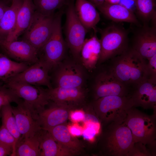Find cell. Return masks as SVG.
I'll return each instance as SVG.
<instances>
[{
	"instance_id": "1",
	"label": "cell",
	"mask_w": 156,
	"mask_h": 156,
	"mask_svg": "<svg viewBox=\"0 0 156 156\" xmlns=\"http://www.w3.org/2000/svg\"><path fill=\"white\" fill-rule=\"evenodd\" d=\"M109 69L120 81L135 86L149 77L145 59L132 48L114 58Z\"/></svg>"
},
{
	"instance_id": "2",
	"label": "cell",
	"mask_w": 156,
	"mask_h": 156,
	"mask_svg": "<svg viewBox=\"0 0 156 156\" xmlns=\"http://www.w3.org/2000/svg\"><path fill=\"white\" fill-rule=\"evenodd\" d=\"M99 141L100 153L106 156H128L135 143L131 130L124 123L107 125Z\"/></svg>"
},
{
	"instance_id": "3",
	"label": "cell",
	"mask_w": 156,
	"mask_h": 156,
	"mask_svg": "<svg viewBox=\"0 0 156 156\" xmlns=\"http://www.w3.org/2000/svg\"><path fill=\"white\" fill-rule=\"evenodd\" d=\"M96 115L105 125L121 124L133 104L130 96H110L94 100L91 104Z\"/></svg>"
},
{
	"instance_id": "4",
	"label": "cell",
	"mask_w": 156,
	"mask_h": 156,
	"mask_svg": "<svg viewBox=\"0 0 156 156\" xmlns=\"http://www.w3.org/2000/svg\"><path fill=\"white\" fill-rule=\"evenodd\" d=\"M131 130L135 143L148 145L149 150L155 152L156 147V114L150 116L134 108L128 111L124 122Z\"/></svg>"
},
{
	"instance_id": "5",
	"label": "cell",
	"mask_w": 156,
	"mask_h": 156,
	"mask_svg": "<svg viewBox=\"0 0 156 156\" xmlns=\"http://www.w3.org/2000/svg\"><path fill=\"white\" fill-rule=\"evenodd\" d=\"M100 41L101 52L98 62L100 63L120 55L129 48L127 31L115 25L109 26L102 31Z\"/></svg>"
},
{
	"instance_id": "6",
	"label": "cell",
	"mask_w": 156,
	"mask_h": 156,
	"mask_svg": "<svg viewBox=\"0 0 156 156\" xmlns=\"http://www.w3.org/2000/svg\"><path fill=\"white\" fill-rule=\"evenodd\" d=\"M62 11H60L55 14L50 37L40 50L43 52V57L41 59L50 69L60 63L64 55L67 46L62 33Z\"/></svg>"
},
{
	"instance_id": "7",
	"label": "cell",
	"mask_w": 156,
	"mask_h": 156,
	"mask_svg": "<svg viewBox=\"0 0 156 156\" xmlns=\"http://www.w3.org/2000/svg\"><path fill=\"white\" fill-rule=\"evenodd\" d=\"M74 1V0H71L66 6L65 42L73 57L78 59L80 58L81 51L86 39L87 30L77 15Z\"/></svg>"
},
{
	"instance_id": "8",
	"label": "cell",
	"mask_w": 156,
	"mask_h": 156,
	"mask_svg": "<svg viewBox=\"0 0 156 156\" xmlns=\"http://www.w3.org/2000/svg\"><path fill=\"white\" fill-rule=\"evenodd\" d=\"M55 15H44L36 10L29 26L25 31L23 40L38 51L41 49L50 37Z\"/></svg>"
},
{
	"instance_id": "9",
	"label": "cell",
	"mask_w": 156,
	"mask_h": 156,
	"mask_svg": "<svg viewBox=\"0 0 156 156\" xmlns=\"http://www.w3.org/2000/svg\"><path fill=\"white\" fill-rule=\"evenodd\" d=\"M5 82L6 87L23 99L24 104L38 114L44 109L45 106L49 103L46 90L39 86L9 81Z\"/></svg>"
},
{
	"instance_id": "10",
	"label": "cell",
	"mask_w": 156,
	"mask_h": 156,
	"mask_svg": "<svg viewBox=\"0 0 156 156\" xmlns=\"http://www.w3.org/2000/svg\"><path fill=\"white\" fill-rule=\"evenodd\" d=\"M19 131L23 139L33 136L42 129L38 118V114L23 102L12 107Z\"/></svg>"
},
{
	"instance_id": "11",
	"label": "cell",
	"mask_w": 156,
	"mask_h": 156,
	"mask_svg": "<svg viewBox=\"0 0 156 156\" xmlns=\"http://www.w3.org/2000/svg\"><path fill=\"white\" fill-rule=\"evenodd\" d=\"M127 86L120 81L109 70L96 76L93 87L94 100L110 96H129Z\"/></svg>"
},
{
	"instance_id": "12",
	"label": "cell",
	"mask_w": 156,
	"mask_h": 156,
	"mask_svg": "<svg viewBox=\"0 0 156 156\" xmlns=\"http://www.w3.org/2000/svg\"><path fill=\"white\" fill-rule=\"evenodd\" d=\"M49 101L54 104L72 109H76L83 103L86 91L83 87L66 88L57 87L46 90Z\"/></svg>"
},
{
	"instance_id": "13",
	"label": "cell",
	"mask_w": 156,
	"mask_h": 156,
	"mask_svg": "<svg viewBox=\"0 0 156 156\" xmlns=\"http://www.w3.org/2000/svg\"><path fill=\"white\" fill-rule=\"evenodd\" d=\"M50 69L44 61L41 59L6 81L22 83L36 86H44L50 88L52 87L49 75Z\"/></svg>"
},
{
	"instance_id": "14",
	"label": "cell",
	"mask_w": 156,
	"mask_h": 156,
	"mask_svg": "<svg viewBox=\"0 0 156 156\" xmlns=\"http://www.w3.org/2000/svg\"><path fill=\"white\" fill-rule=\"evenodd\" d=\"M132 48L148 60L156 54V22L151 27L147 24L135 33Z\"/></svg>"
},
{
	"instance_id": "15",
	"label": "cell",
	"mask_w": 156,
	"mask_h": 156,
	"mask_svg": "<svg viewBox=\"0 0 156 156\" xmlns=\"http://www.w3.org/2000/svg\"><path fill=\"white\" fill-rule=\"evenodd\" d=\"M82 67L72 62H67L60 65L56 73L57 87L66 88L82 87L85 75Z\"/></svg>"
},
{
	"instance_id": "16",
	"label": "cell",
	"mask_w": 156,
	"mask_h": 156,
	"mask_svg": "<svg viewBox=\"0 0 156 156\" xmlns=\"http://www.w3.org/2000/svg\"><path fill=\"white\" fill-rule=\"evenodd\" d=\"M130 96L134 107H141L144 109H152L156 112V78L146 79L135 86Z\"/></svg>"
},
{
	"instance_id": "17",
	"label": "cell",
	"mask_w": 156,
	"mask_h": 156,
	"mask_svg": "<svg viewBox=\"0 0 156 156\" xmlns=\"http://www.w3.org/2000/svg\"><path fill=\"white\" fill-rule=\"evenodd\" d=\"M0 46L8 56L22 62L34 63L39 60L38 51L24 40L9 41L2 40L0 41Z\"/></svg>"
},
{
	"instance_id": "18",
	"label": "cell",
	"mask_w": 156,
	"mask_h": 156,
	"mask_svg": "<svg viewBox=\"0 0 156 156\" xmlns=\"http://www.w3.org/2000/svg\"><path fill=\"white\" fill-rule=\"evenodd\" d=\"M73 109L54 104L38 114L39 121L42 129L46 130L66 124L70 111Z\"/></svg>"
},
{
	"instance_id": "19",
	"label": "cell",
	"mask_w": 156,
	"mask_h": 156,
	"mask_svg": "<svg viewBox=\"0 0 156 156\" xmlns=\"http://www.w3.org/2000/svg\"><path fill=\"white\" fill-rule=\"evenodd\" d=\"M62 147L73 155H78L82 151L83 145L76 137L70 133L66 124L58 125L45 130Z\"/></svg>"
},
{
	"instance_id": "20",
	"label": "cell",
	"mask_w": 156,
	"mask_h": 156,
	"mask_svg": "<svg viewBox=\"0 0 156 156\" xmlns=\"http://www.w3.org/2000/svg\"><path fill=\"white\" fill-rule=\"evenodd\" d=\"M36 10L33 0H23L17 14L14 27L5 40L9 41L17 40L29 26Z\"/></svg>"
},
{
	"instance_id": "21",
	"label": "cell",
	"mask_w": 156,
	"mask_h": 156,
	"mask_svg": "<svg viewBox=\"0 0 156 156\" xmlns=\"http://www.w3.org/2000/svg\"><path fill=\"white\" fill-rule=\"evenodd\" d=\"M96 8L105 16L114 21L138 24V21L133 11L119 3L111 4L104 1Z\"/></svg>"
},
{
	"instance_id": "22",
	"label": "cell",
	"mask_w": 156,
	"mask_h": 156,
	"mask_svg": "<svg viewBox=\"0 0 156 156\" xmlns=\"http://www.w3.org/2000/svg\"><path fill=\"white\" fill-rule=\"evenodd\" d=\"M101 52L100 40L96 35L86 39L80 53V58L83 65L89 70L95 69L99 62Z\"/></svg>"
},
{
	"instance_id": "23",
	"label": "cell",
	"mask_w": 156,
	"mask_h": 156,
	"mask_svg": "<svg viewBox=\"0 0 156 156\" xmlns=\"http://www.w3.org/2000/svg\"><path fill=\"white\" fill-rule=\"evenodd\" d=\"M75 11L81 23L87 30L94 28L100 20L96 7L87 0H75Z\"/></svg>"
},
{
	"instance_id": "24",
	"label": "cell",
	"mask_w": 156,
	"mask_h": 156,
	"mask_svg": "<svg viewBox=\"0 0 156 156\" xmlns=\"http://www.w3.org/2000/svg\"><path fill=\"white\" fill-rule=\"evenodd\" d=\"M41 156H70L73 155L62 147L46 130L42 129L40 135Z\"/></svg>"
},
{
	"instance_id": "25",
	"label": "cell",
	"mask_w": 156,
	"mask_h": 156,
	"mask_svg": "<svg viewBox=\"0 0 156 156\" xmlns=\"http://www.w3.org/2000/svg\"><path fill=\"white\" fill-rule=\"evenodd\" d=\"M23 0H12L0 21V41L5 40L14 29Z\"/></svg>"
},
{
	"instance_id": "26",
	"label": "cell",
	"mask_w": 156,
	"mask_h": 156,
	"mask_svg": "<svg viewBox=\"0 0 156 156\" xmlns=\"http://www.w3.org/2000/svg\"><path fill=\"white\" fill-rule=\"evenodd\" d=\"M28 66L27 63L14 61L0 54V80L5 82Z\"/></svg>"
},
{
	"instance_id": "27",
	"label": "cell",
	"mask_w": 156,
	"mask_h": 156,
	"mask_svg": "<svg viewBox=\"0 0 156 156\" xmlns=\"http://www.w3.org/2000/svg\"><path fill=\"white\" fill-rule=\"evenodd\" d=\"M41 130L33 136L24 139L16 147L15 156H40V135Z\"/></svg>"
},
{
	"instance_id": "28",
	"label": "cell",
	"mask_w": 156,
	"mask_h": 156,
	"mask_svg": "<svg viewBox=\"0 0 156 156\" xmlns=\"http://www.w3.org/2000/svg\"><path fill=\"white\" fill-rule=\"evenodd\" d=\"M137 13L144 24L156 21L155 0H135Z\"/></svg>"
},
{
	"instance_id": "29",
	"label": "cell",
	"mask_w": 156,
	"mask_h": 156,
	"mask_svg": "<svg viewBox=\"0 0 156 156\" xmlns=\"http://www.w3.org/2000/svg\"><path fill=\"white\" fill-rule=\"evenodd\" d=\"M1 109L2 125L13 136L17 144L21 134L19 131L15 118L13 114L12 107L9 104L3 106Z\"/></svg>"
},
{
	"instance_id": "30",
	"label": "cell",
	"mask_w": 156,
	"mask_h": 156,
	"mask_svg": "<svg viewBox=\"0 0 156 156\" xmlns=\"http://www.w3.org/2000/svg\"><path fill=\"white\" fill-rule=\"evenodd\" d=\"M71 0H33L36 10L46 15L54 14L55 11L66 6Z\"/></svg>"
},
{
	"instance_id": "31",
	"label": "cell",
	"mask_w": 156,
	"mask_h": 156,
	"mask_svg": "<svg viewBox=\"0 0 156 156\" xmlns=\"http://www.w3.org/2000/svg\"><path fill=\"white\" fill-rule=\"evenodd\" d=\"M0 143L12 149L11 156H15L17 145L16 140L6 128L2 125L0 127Z\"/></svg>"
},
{
	"instance_id": "32",
	"label": "cell",
	"mask_w": 156,
	"mask_h": 156,
	"mask_svg": "<svg viewBox=\"0 0 156 156\" xmlns=\"http://www.w3.org/2000/svg\"><path fill=\"white\" fill-rule=\"evenodd\" d=\"M21 101L13 92L7 87H0V107L15 102L17 104Z\"/></svg>"
},
{
	"instance_id": "33",
	"label": "cell",
	"mask_w": 156,
	"mask_h": 156,
	"mask_svg": "<svg viewBox=\"0 0 156 156\" xmlns=\"http://www.w3.org/2000/svg\"><path fill=\"white\" fill-rule=\"evenodd\" d=\"M129 156H152L149 150L146 146L142 143L137 142L135 143Z\"/></svg>"
},
{
	"instance_id": "34",
	"label": "cell",
	"mask_w": 156,
	"mask_h": 156,
	"mask_svg": "<svg viewBox=\"0 0 156 156\" xmlns=\"http://www.w3.org/2000/svg\"><path fill=\"white\" fill-rule=\"evenodd\" d=\"M85 115V112L81 109H75L72 110L70 113L69 118L73 122H83Z\"/></svg>"
},
{
	"instance_id": "35",
	"label": "cell",
	"mask_w": 156,
	"mask_h": 156,
	"mask_svg": "<svg viewBox=\"0 0 156 156\" xmlns=\"http://www.w3.org/2000/svg\"><path fill=\"white\" fill-rule=\"evenodd\" d=\"M146 65L149 77L156 78V54L148 60Z\"/></svg>"
},
{
	"instance_id": "36",
	"label": "cell",
	"mask_w": 156,
	"mask_h": 156,
	"mask_svg": "<svg viewBox=\"0 0 156 156\" xmlns=\"http://www.w3.org/2000/svg\"><path fill=\"white\" fill-rule=\"evenodd\" d=\"M70 134L75 137L82 135L83 128L78 123L73 122L67 125Z\"/></svg>"
},
{
	"instance_id": "37",
	"label": "cell",
	"mask_w": 156,
	"mask_h": 156,
	"mask_svg": "<svg viewBox=\"0 0 156 156\" xmlns=\"http://www.w3.org/2000/svg\"><path fill=\"white\" fill-rule=\"evenodd\" d=\"M12 152V148L0 143V156L11 155Z\"/></svg>"
},
{
	"instance_id": "38",
	"label": "cell",
	"mask_w": 156,
	"mask_h": 156,
	"mask_svg": "<svg viewBox=\"0 0 156 156\" xmlns=\"http://www.w3.org/2000/svg\"><path fill=\"white\" fill-rule=\"evenodd\" d=\"M8 6L5 2L0 0V21Z\"/></svg>"
},
{
	"instance_id": "39",
	"label": "cell",
	"mask_w": 156,
	"mask_h": 156,
	"mask_svg": "<svg viewBox=\"0 0 156 156\" xmlns=\"http://www.w3.org/2000/svg\"><path fill=\"white\" fill-rule=\"evenodd\" d=\"M92 4H93L96 8L103 3L105 0H87Z\"/></svg>"
},
{
	"instance_id": "40",
	"label": "cell",
	"mask_w": 156,
	"mask_h": 156,
	"mask_svg": "<svg viewBox=\"0 0 156 156\" xmlns=\"http://www.w3.org/2000/svg\"><path fill=\"white\" fill-rule=\"evenodd\" d=\"M120 0H105V1L111 4H118Z\"/></svg>"
},
{
	"instance_id": "41",
	"label": "cell",
	"mask_w": 156,
	"mask_h": 156,
	"mask_svg": "<svg viewBox=\"0 0 156 156\" xmlns=\"http://www.w3.org/2000/svg\"><path fill=\"white\" fill-rule=\"evenodd\" d=\"M1 107H0V110L1 109Z\"/></svg>"
},
{
	"instance_id": "42",
	"label": "cell",
	"mask_w": 156,
	"mask_h": 156,
	"mask_svg": "<svg viewBox=\"0 0 156 156\" xmlns=\"http://www.w3.org/2000/svg\"><path fill=\"white\" fill-rule=\"evenodd\" d=\"M8 0V1H12V0Z\"/></svg>"
},
{
	"instance_id": "43",
	"label": "cell",
	"mask_w": 156,
	"mask_h": 156,
	"mask_svg": "<svg viewBox=\"0 0 156 156\" xmlns=\"http://www.w3.org/2000/svg\"><path fill=\"white\" fill-rule=\"evenodd\" d=\"M132 0V1H135V0Z\"/></svg>"
}]
</instances>
